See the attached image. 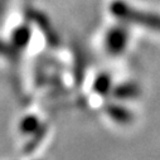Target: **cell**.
<instances>
[{"label":"cell","mask_w":160,"mask_h":160,"mask_svg":"<svg viewBox=\"0 0 160 160\" xmlns=\"http://www.w3.org/2000/svg\"><path fill=\"white\" fill-rule=\"evenodd\" d=\"M112 93L117 100H135L140 96L141 88L135 82H124L113 87Z\"/></svg>","instance_id":"4"},{"label":"cell","mask_w":160,"mask_h":160,"mask_svg":"<svg viewBox=\"0 0 160 160\" xmlns=\"http://www.w3.org/2000/svg\"><path fill=\"white\" fill-rule=\"evenodd\" d=\"M105 111L107 116L115 121L116 124L120 125H129L134 121V113L130 111L128 107L116 103V102H110L105 106Z\"/></svg>","instance_id":"3"},{"label":"cell","mask_w":160,"mask_h":160,"mask_svg":"<svg viewBox=\"0 0 160 160\" xmlns=\"http://www.w3.org/2000/svg\"><path fill=\"white\" fill-rule=\"evenodd\" d=\"M30 15H32L33 20L35 22V24L39 27V29L43 30V33H44V35H46V38H47V41H48V43L52 44V46H57L58 42H59L58 35H57V33L51 28V24H49V22L46 19V17L38 14V13H32Z\"/></svg>","instance_id":"5"},{"label":"cell","mask_w":160,"mask_h":160,"mask_svg":"<svg viewBox=\"0 0 160 160\" xmlns=\"http://www.w3.org/2000/svg\"><path fill=\"white\" fill-rule=\"evenodd\" d=\"M0 56H4L9 59H13L17 57V49L13 46H9L5 42L0 41Z\"/></svg>","instance_id":"10"},{"label":"cell","mask_w":160,"mask_h":160,"mask_svg":"<svg viewBox=\"0 0 160 160\" xmlns=\"http://www.w3.org/2000/svg\"><path fill=\"white\" fill-rule=\"evenodd\" d=\"M112 78L108 73H100L93 81V91L100 96H106L112 91Z\"/></svg>","instance_id":"6"},{"label":"cell","mask_w":160,"mask_h":160,"mask_svg":"<svg viewBox=\"0 0 160 160\" xmlns=\"http://www.w3.org/2000/svg\"><path fill=\"white\" fill-rule=\"evenodd\" d=\"M128 41H129L128 30L124 29L122 27H115L106 35V42H105L106 49L110 54L113 56L121 54L126 48Z\"/></svg>","instance_id":"2"},{"label":"cell","mask_w":160,"mask_h":160,"mask_svg":"<svg viewBox=\"0 0 160 160\" xmlns=\"http://www.w3.org/2000/svg\"><path fill=\"white\" fill-rule=\"evenodd\" d=\"M29 41H30V29L28 27H19L13 33V38H12L13 44L12 46L17 51H20L28 46Z\"/></svg>","instance_id":"8"},{"label":"cell","mask_w":160,"mask_h":160,"mask_svg":"<svg viewBox=\"0 0 160 160\" xmlns=\"http://www.w3.org/2000/svg\"><path fill=\"white\" fill-rule=\"evenodd\" d=\"M111 12L121 20L135 23V24L146 27L148 29L160 33V15L158 14L138 10L135 8L129 7L128 4L122 2H115L111 5Z\"/></svg>","instance_id":"1"},{"label":"cell","mask_w":160,"mask_h":160,"mask_svg":"<svg viewBox=\"0 0 160 160\" xmlns=\"http://www.w3.org/2000/svg\"><path fill=\"white\" fill-rule=\"evenodd\" d=\"M46 132H47V128L46 126H41V129L39 130H37L33 135H32V140L25 145V152H32L39 144H41V141L44 139V135H46Z\"/></svg>","instance_id":"9"},{"label":"cell","mask_w":160,"mask_h":160,"mask_svg":"<svg viewBox=\"0 0 160 160\" xmlns=\"http://www.w3.org/2000/svg\"><path fill=\"white\" fill-rule=\"evenodd\" d=\"M41 126H42V124H41V121H39L38 116L29 113V115L24 116L20 120V122H19V131L23 135H33L37 130L41 129Z\"/></svg>","instance_id":"7"}]
</instances>
